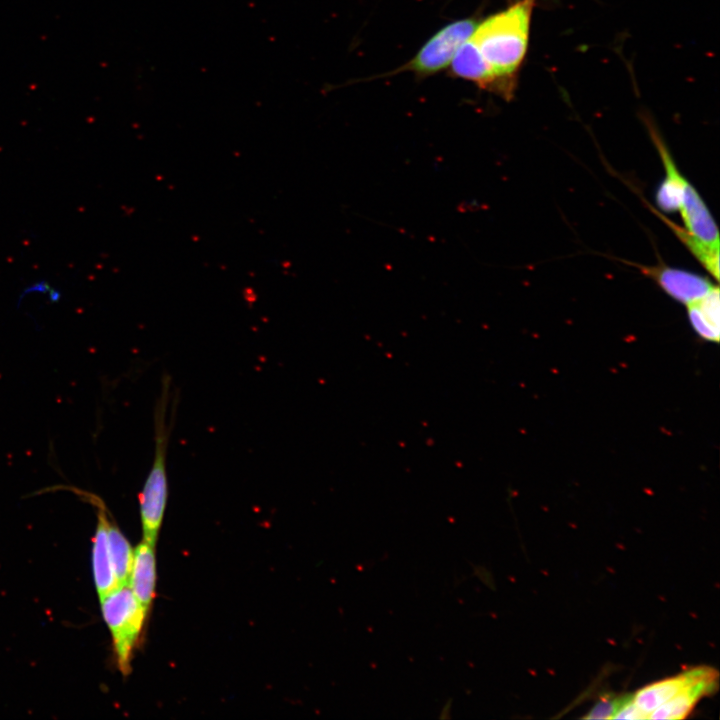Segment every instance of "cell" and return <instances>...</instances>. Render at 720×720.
I'll return each mask as SVG.
<instances>
[{
    "label": "cell",
    "mask_w": 720,
    "mask_h": 720,
    "mask_svg": "<svg viewBox=\"0 0 720 720\" xmlns=\"http://www.w3.org/2000/svg\"><path fill=\"white\" fill-rule=\"evenodd\" d=\"M613 719H631L640 720L648 719V715L644 713L634 702V694L620 707Z\"/></svg>",
    "instance_id": "cell-13"
},
{
    "label": "cell",
    "mask_w": 720,
    "mask_h": 720,
    "mask_svg": "<svg viewBox=\"0 0 720 720\" xmlns=\"http://www.w3.org/2000/svg\"><path fill=\"white\" fill-rule=\"evenodd\" d=\"M535 0H518L477 22L468 40L486 66L493 89L511 95L514 74L527 51Z\"/></svg>",
    "instance_id": "cell-1"
},
{
    "label": "cell",
    "mask_w": 720,
    "mask_h": 720,
    "mask_svg": "<svg viewBox=\"0 0 720 720\" xmlns=\"http://www.w3.org/2000/svg\"><path fill=\"white\" fill-rule=\"evenodd\" d=\"M84 496L97 507V528L94 537L92 563L94 580L100 600L118 587L108 546L109 516L103 501L96 495L84 493Z\"/></svg>",
    "instance_id": "cell-5"
},
{
    "label": "cell",
    "mask_w": 720,
    "mask_h": 720,
    "mask_svg": "<svg viewBox=\"0 0 720 720\" xmlns=\"http://www.w3.org/2000/svg\"><path fill=\"white\" fill-rule=\"evenodd\" d=\"M712 669L709 666H699L676 676L651 683L634 694V702L649 716L654 709L672 699L690 684L704 677Z\"/></svg>",
    "instance_id": "cell-6"
},
{
    "label": "cell",
    "mask_w": 720,
    "mask_h": 720,
    "mask_svg": "<svg viewBox=\"0 0 720 720\" xmlns=\"http://www.w3.org/2000/svg\"><path fill=\"white\" fill-rule=\"evenodd\" d=\"M103 618L111 631L114 651L123 674L129 673L132 650L147 611L129 585L118 586L101 599Z\"/></svg>",
    "instance_id": "cell-2"
},
{
    "label": "cell",
    "mask_w": 720,
    "mask_h": 720,
    "mask_svg": "<svg viewBox=\"0 0 720 720\" xmlns=\"http://www.w3.org/2000/svg\"><path fill=\"white\" fill-rule=\"evenodd\" d=\"M688 317L696 333L705 340L718 342L719 289L714 286L708 293L687 305Z\"/></svg>",
    "instance_id": "cell-10"
},
{
    "label": "cell",
    "mask_w": 720,
    "mask_h": 720,
    "mask_svg": "<svg viewBox=\"0 0 720 720\" xmlns=\"http://www.w3.org/2000/svg\"><path fill=\"white\" fill-rule=\"evenodd\" d=\"M633 694H624L620 696L602 697L584 716L585 719H613L620 707Z\"/></svg>",
    "instance_id": "cell-12"
},
{
    "label": "cell",
    "mask_w": 720,
    "mask_h": 720,
    "mask_svg": "<svg viewBox=\"0 0 720 720\" xmlns=\"http://www.w3.org/2000/svg\"><path fill=\"white\" fill-rule=\"evenodd\" d=\"M476 24L475 19L465 18L445 25L425 42L403 69L426 76L450 66L456 52L469 38Z\"/></svg>",
    "instance_id": "cell-3"
},
{
    "label": "cell",
    "mask_w": 720,
    "mask_h": 720,
    "mask_svg": "<svg viewBox=\"0 0 720 720\" xmlns=\"http://www.w3.org/2000/svg\"><path fill=\"white\" fill-rule=\"evenodd\" d=\"M679 212L685 224V230L700 242L719 248V235L715 221L698 192L688 181L684 187Z\"/></svg>",
    "instance_id": "cell-7"
},
{
    "label": "cell",
    "mask_w": 720,
    "mask_h": 720,
    "mask_svg": "<svg viewBox=\"0 0 720 720\" xmlns=\"http://www.w3.org/2000/svg\"><path fill=\"white\" fill-rule=\"evenodd\" d=\"M718 687V673L712 669L701 679L687 686L679 694L654 709L648 719H684L704 696Z\"/></svg>",
    "instance_id": "cell-8"
},
{
    "label": "cell",
    "mask_w": 720,
    "mask_h": 720,
    "mask_svg": "<svg viewBox=\"0 0 720 720\" xmlns=\"http://www.w3.org/2000/svg\"><path fill=\"white\" fill-rule=\"evenodd\" d=\"M155 580L156 561L154 546L144 541L140 543L133 552L129 587L146 611L149 610L154 598Z\"/></svg>",
    "instance_id": "cell-9"
},
{
    "label": "cell",
    "mask_w": 720,
    "mask_h": 720,
    "mask_svg": "<svg viewBox=\"0 0 720 720\" xmlns=\"http://www.w3.org/2000/svg\"><path fill=\"white\" fill-rule=\"evenodd\" d=\"M638 268L654 279L668 295L685 305L701 298L715 286L707 278L681 269L663 265H639Z\"/></svg>",
    "instance_id": "cell-4"
},
{
    "label": "cell",
    "mask_w": 720,
    "mask_h": 720,
    "mask_svg": "<svg viewBox=\"0 0 720 720\" xmlns=\"http://www.w3.org/2000/svg\"><path fill=\"white\" fill-rule=\"evenodd\" d=\"M108 546L118 586L129 585L133 551L129 542L111 520L108 523Z\"/></svg>",
    "instance_id": "cell-11"
}]
</instances>
